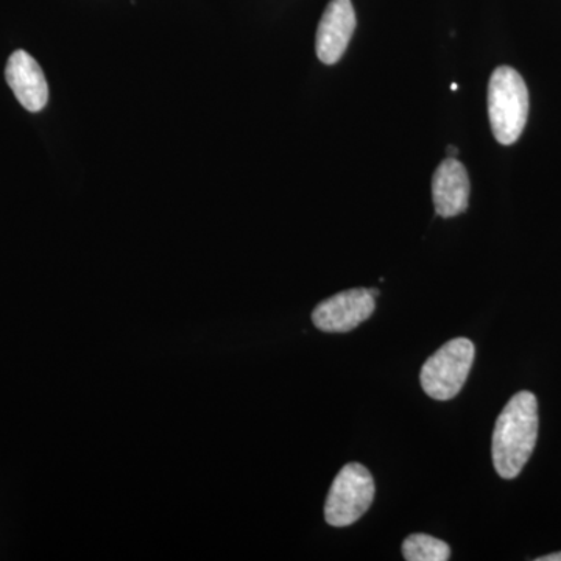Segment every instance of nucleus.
Instances as JSON below:
<instances>
[{
  "instance_id": "f257e3e1",
  "label": "nucleus",
  "mask_w": 561,
  "mask_h": 561,
  "mask_svg": "<svg viewBox=\"0 0 561 561\" xmlns=\"http://www.w3.org/2000/svg\"><path fill=\"white\" fill-rule=\"evenodd\" d=\"M538 401L530 391H519L497 416L491 443L494 470L502 479L518 478L538 438Z\"/></svg>"
},
{
  "instance_id": "f03ea898",
  "label": "nucleus",
  "mask_w": 561,
  "mask_h": 561,
  "mask_svg": "<svg viewBox=\"0 0 561 561\" xmlns=\"http://www.w3.org/2000/svg\"><path fill=\"white\" fill-rule=\"evenodd\" d=\"M529 114V91L518 70L500 66L491 73L489 116L494 138L502 146H512L526 127Z\"/></svg>"
},
{
  "instance_id": "7ed1b4c3",
  "label": "nucleus",
  "mask_w": 561,
  "mask_h": 561,
  "mask_svg": "<svg viewBox=\"0 0 561 561\" xmlns=\"http://www.w3.org/2000/svg\"><path fill=\"white\" fill-rule=\"evenodd\" d=\"M474 343L459 337L446 342L421 368L420 382L432 400L449 401L460 393L474 364Z\"/></svg>"
},
{
  "instance_id": "20e7f679",
  "label": "nucleus",
  "mask_w": 561,
  "mask_h": 561,
  "mask_svg": "<svg viewBox=\"0 0 561 561\" xmlns=\"http://www.w3.org/2000/svg\"><path fill=\"white\" fill-rule=\"evenodd\" d=\"M375 479L360 463H348L332 482L324 518L332 527H348L367 513L375 500Z\"/></svg>"
},
{
  "instance_id": "39448f33",
  "label": "nucleus",
  "mask_w": 561,
  "mask_h": 561,
  "mask_svg": "<svg viewBox=\"0 0 561 561\" xmlns=\"http://www.w3.org/2000/svg\"><path fill=\"white\" fill-rule=\"evenodd\" d=\"M376 302L370 289L343 290L321 301L312 312V321L323 332H350L370 319Z\"/></svg>"
},
{
  "instance_id": "423d86ee",
  "label": "nucleus",
  "mask_w": 561,
  "mask_h": 561,
  "mask_svg": "<svg viewBox=\"0 0 561 561\" xmlns=\"http://www.w3.org/2000/svg\"><path fill=\"white\" fill-rule=\"evenodd\" d=\"M354 28H356V13L351 0H331L317 31L316 49L319 60L328 66L341 60L348 47Z\"/></svg>"
},
{
  "instance_id": "0eeeda50",
  "label": "nucleus",
  "mask_w": 561,
  "mask_h": 561,
  "mask_svg": "<svg viewBox=\"0 0 561 561\" xmlns=\"http://www.w3.org/2000/svg\"><path fill=\"white\" fill-rule=\"evenodd\" d=\"M7 83L18 102L31 113H39L49 101V87L43 69L25 50L11 54L5 68Z\"/></svg>"
},
{
  "instance_id": "6e6552de",
  "label": "nucleus",
  "mask_w": 561,
  "mask_h": 561,
  "mask_svg": "<svg viewBox=\"0 0 561 561\" xmlns=\"http://www.w3.org/2000/svg\"><path fill=\"white\" fill-rule=\"evenodd\" d=\"M470 191V176L465 165L456 158H446L432 180L435 213L443 219L460 216L468 208Z\"/></svg>"
},
{
  "instance_id": "1a4fd4ad",
  "label": "nucleus",
  "mask_w": 561,
  "mask_h": 561,
  "mask_svg": "<svg viewBox=\"0 0 561 561\" xmlns=\"http://www.w3.org/2000/svg\"><path fill=\"white\" fill-rule=\"evenodd\" d=\"M402 556L408 561H446L451 559V548L431 535L413 534L402 542Z\"/></svg>"
},
{
  "instance_id": "9d476101",
  "label": "nucleus",
  "mask_w": 561,
  "mask_h": 561,
  "mask_svg": "<svg viewBox=\"0 0 561 561\" xmlns=\"http://www.w3.org/2000/svg\"><path fill=\"white\" fill-rule=\"evenodd\" d=\"M538 561H561V552L549 553V556L541 557Z\"/></svg>"
},
{
  "instance_id": "9b49d317",
  "label": "nucleus",
  "mask_w": 561,
  "mask_h": 561,
  "mask_svg": "<svg viewBox=\"0 0 561 561\" xmlns=\"http://www.w3.org/2000/svg\"><path fill=\"white\" fill-rule=\"evenodd\" d=\"M448 153L451 154V158L456 157L457 153H459V149H457V147H454V146H448Z\"/></svg>"
},
{
  "instance_id": "f8f14e48",
  "label": "nucleus",
  "mask_w": 561,
  "mask_h": 561,
  "mask_svg": "<svg viewBox=\"0 0 561 561\" xmlns=\"http://www.w3.org/2000/svg\"><path fill=\"white\" fill-rule=\"evenodd\" d=\"M373 297H378L379 290L378 289H370Z\"/></svg>"
},
{
  "instance_id": "ddd939ff",
  "label": "nucleus",
  "mask_w": 561,
  "mask_h": 561,
  "mask_svg": "<svg viewBox=\"0 0 561 561\" xmlns=\"http://www.w3.org/2000/svg\"><path fill=\"white\" fill-rule=\"evenodd\" d=\"M457 88H459V87H457V83H453L451 90L457 91Z\"/></svg>"
}]
</instances>
